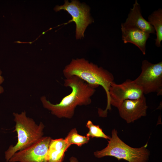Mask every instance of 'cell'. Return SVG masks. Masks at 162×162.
<instances>
[{"mask_svg": "<svg viewBox=\"0 0 162 162\" xmlns=\"http://www.w3.org/2000/svg\"><path fill=\"white\" fill-rule=\"evenodd\" d=\"M64 86L69 87L71 92L59 103L54 104L45 96L40 98L43 107L59 118H72L77 106H87L92 102L91 97L94 93L95 88L76 76L65 78Z\"/></svg>", "mask_w": 162, "mask_h": 162, "instance_id": "cell-1", "label": "cell"}, {"mask_svg": "<svg viewBox=\"0 0 162 162\" xmlns=\"http://www.w3.org/2000/svg\"><path fill=\"white\" fill-rule=\"evenodd\" d=\"M65 78L76 76L95 88L101 86L109 99V90L111 83L114 82L113 74L101 67L84 58L73 59L63 70Z\"/></svg>", "mask_w": 162, "mask_h": 162, "instance_id": "cell-2", "label": "cell"}, {"mask_svg": "<svg viewBox=\"0 0 162 162\" xmlns=\"http://www.w3.org/2000/svg\"><path fill=\"white\" fill-rule=\"evenodd\" d=\"M15 123L14 131L17 134V141L15 145H10L5 152L6 162L16 152L30 146L43 136L44 126L42 122L37 124L32 118L26 116L25 111L20 113L13 112Z\"/></svg>", "mask_w": 162, "mask_h": 162, "instance_id": "cell-3", "label": "cell"}, {"mask_svg": "<svg viewBox=\"0 0 162 162\" xmlns=\"http://www.w3.org/2000/svg\"><path fill=\"white\" fill-rule=\"evenodd\" d=\"M111 134L107 146L101 150L94 152L95 157L111 156L118 160L123 159L128 162H148L150 153L146 148L147 143L140 148H134L126 144L119 137L116 129L112 130Z\"/></svg>", "mask_w": 162, "mask_h": 162, "instance_id": "cell-4", "label": "cell"}, {"mask_svg": "<svg viewBox=\"0 0 162 162\" xmlns=\"http://www.w3.org/2000/svg\"><path fill=\"white\" fill-rule=\"evenodd\" d=\"M143 95L142 88L134 80L127 79L120 84L113 82L109 88V99L106 109L103 110L99 108V115L100 117H105L107 116V111L111 110V105L118 108L124 101L137 99Z\"/></svg>", "mask_w": 162, "mask_h": 162, "instance_id": "cell-5", "label": "cell"}, {"mask_svg": "<svg viewBox=\"0 0 162 162\" xmlns=\"http://www.w3.org/2000/svg\"><path fill=\"white\" fill-rule=\"evenodd\" d=\"M141 71L134 81L142 89L144 94L155 92L162 95V62L153 64L143 60Z\"/></svg>", "mask_w": 162, "mask_h": 162, "instance_id": "cell-6", "label": "cell"}, {"mask_svg": "<svg viewBox=\"0 0 162 162\" xmlns=\"http://www.w3.org/2000/svg\"><path fill=\"white\" fill-rule=\"evenodd\" d=\"M54 10L56 11L63 10L70 15L72 19L69 22L74 21L76 23V37L77 39L84 37V32L86 27L93 21L90 16L88 7L76 0H72L70 2L68 0L65 1L63 5L56 6Z\"/></svg>", "mask_w": 162, "mask_h": 162, "instance_id": "cell-7", "label": "cell"}, {"mask_svg": "<svg viewBox=\"0 0 162 162\" xmlns=\"http://www.w3.org/2000/svg\"><path fill=\"white\" fill-rule=\"evenodd\" d=\"M51 138L43 136L30 146L14 154L9 162H48L47 155Z\"/></svg>", "mask_w": 162, "mask_h": 162, "instance_id": "cell-8", "label": "cell"}, {"mask_svg": "<svg viewBox=\"0 0 162 162\" xmlns=\"http://www.w3.org/2000/svg\"><path fill=\"white\" fill-rule=\"evenodd\" d=\"M148 106L144 95L136 100L124 101L118 108L120 116L128 123L134 122L147 115Z\"/></svg>", "mask_w": 162, "mask_h": 162, "instance_id": "cell-9", "label": "cell"}, {"mask_svg": "<svg viewBox=\"0 0 162 162\" xmlns=\"http://www.w3.org/2000/svg\"><path fill=\"white\" fill-rule=\"evenodd\" d=\"M140 8V5L136 0L125 22L121 26L137 28L150 34L155 33L153 26L142 16Z\"/></svg>", "mask_w": 162, "mask_h": 162, "instance_id": "cell-10", "label": "cell"}, {"mask_svg": "<svg viewBox=\"0 0 162 162\" xmlns=\"http://www.w3.org/2000/svg\"><path fill=\"white\" fill-rule=\"evenodd\" d=\"M122 39L124 43H131L137 46L143 55L146 53V41L150 34L137 28L121 26Z\"/></svg>", "mask_w": 162, "mask_h": 162, "instance_id": "cell-11", "label": "cell"}, {"mask_svg": "<svg viewBox=\"0 0 162 162\" xmlns=\"http://www.w3.org/2000/svg\"><path fill=\"white\" fill-rule=\"evenodd\" d=\"M148 22L153 26L156 32L155 44L157 47L161 46L162 40V9L159 8L153 11L148 17Z\"/></svg>", "mask_w": 162, "mask_h": 162, "instance_id": "cell-12", "label": "cell"}, {"mask_svg": "<svg viewBox=\"0 0 162 162\" xmlns=\"http://www.w3.org/2000/svg\"><path fill=\"white\" fill-rule=\"evenodd\" d=\"M67 143L70 146L75 144L78 146L88 143L90 138L86 136H82L78 134L76 129L74 128L70 131L65 138Z\"/></svg>", "mask_w": 162, "mask_h": 162, "instance_id": "cell-13", "label": "cell"}, {"mask_svg": "<svg viewBox=\"0 0 162 162\" xmlns=\"http://www.w3.org/2000/svg\"><path fill=\"white\" fill-rule=\"evenodd\" d=\"M70 146L67 144L60 149H48L47 155L48 162H62L65 152Z\"/></svg>", "mask_w": 162, "mask_h": 162, "instance_id": "cell-14", "label": "cell"}, {"mask_svg": "<svg viewBox=\"0 0 162 162\" xmlns=\"http://www.w3.org/2000/svg\"><path fill=\"white\" fill-rule=\"evenodd\" d=\"M86 126L89 130L86 134L87 137L101 138L109 140L110 139L111 137L105 134L99 125H94L91 121L88 120L87 122Z\"/></svg>", "mask_w": 162, "mask_h": 162, "instance_id": "cell-15", "label": "cell"}, {"mask_svg": "<svg viewBox=\"0 0 162 162\" xmlns=\"http://www.w3.org/2000/svg\"><path fill=\"white\" fill-rule=\"evenodd\" d=\"M2 72L0 69V94L4 92V88L1 85L4 81V78L2 75Z\"/></svg>", "mask_w": 162, "mask_h": 162, "instance_id": "cell-16", "label": "cell"}, {"mask_svg": "<svg viewBox=\"0 0 162 162\" xmlns=\"http://www.w3.org/2000/svg\"><path fill=\"white\" fill-rule=\"evenodd\" d=\"M69 162H79L78 159L74 156L71 157L69 159Z\"/></svg>", "mask_w": 162, "mask_h": 162, "instance_id": "cell-17", "label": "cell"}]
</instances>
